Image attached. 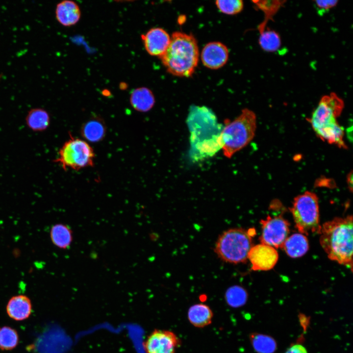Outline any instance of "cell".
Here are the masks:
<instances>
[{
    "label": "cell",
    "instance_id": "2",
    "mask_svg": "<svg viewBox=\"0 0 353 353\" xmlns=\"http://www.w3.org/2000/svg\"><path fill=\"white\" fill-rule=\"evenodd\" d=\"M353 216L336 217L325 223L320 232V244L332 260L353 271Z\"/></svg>",
    "mask_w": 353,
    "mask_h": 353
},
{
    "label": "cell",
    "instance_id": "18",
    "mask_svg": "<svg viewBox=\"0 0 353 353\" xmlns=\"http://www.w3.org/2000/svg\"><path fill=\"white\" fill-rule=\"evenodd\" d=\"M282 248L290 257H300L308 251V241L305 235L301 233H294L287 238Z\"/></svg>",
    "mask_w": 353,
    "mask_h": 353
},
{
    "label": "cell",
    "instance_id": "11",
    "mask_svg": "<svg viewBox=\"0 0 353 353\" xmlns=\"http://www.w3.org/2000/svg\"><path fill=\"white\" fill-rule=\"evenodd\" d=\"M278 258L275 248L260 244L253 246L248 254L252 269L254 271H267L272 269Z\"/></svg>",
    "mask_w": 353,
    "mask_h": 353
},
{
    "label": "cell",
    "instance_id": "15",
    "mask_svg": "<svg viewBox=\"0 0 353 353\" xmlns=\"http://www.w3.org/2000/svg\"><path fill=\"white\" fill-rule=\"evenodd\" d=\"M32 304L29 298L24 295L12 297L6 305L8 315L16 321H23L27 319L31 313Z\"/></svg>",
    "mask_w": 353,
    "mask_h": 353
},
{
    "label": "cell",
    "instance_id": "21",
    "mask_svg": "<svg viewBox=\"0 0 353 353\" xmlns=\"http://www.w3.org/2000/svg\"><path fill=\"white\" fill-rule=\"evenodd\" d=\"M50 122L49 113L41 108L30 109L25 117V122L28 127L36 132L47 129L50 126Z\"/></svg>",
    "mask_w": 353,
    "mask_h": 353
},
{
    "label": "cell",
    "instance_id": "25",
    "mask_svg": "<svg viewBox=\"0 0 353 353\" xmlns=\"http://www.w3.org/2000/svg\"><path fill=\"white\" fill-rule=\"evenodd\" d=\"M225 298L229 305L232 307H237L242 305L245 302L247 299V293L243 288L234 286L227 290Z\"/></svg>",
    "mask_w": 353,
    "mask_h": 353
},
{
    "label": "cell",
    "instance_id": "5",
    "mask_svg": "<svg viewBox=\"0 0 353 353\" xmlns=\"http://www.w3.org/2000/svg\"><path fill=\"white\" fill-rule=\"evenodd\" d=\"M225 124L221 132L222 150L224 155L230 158L253 138L256 128V117L252 111L245 108L232 121L226 119Z\"/></svg>",
    "mask_w": 353,
    "mask_h": 353
},
{
    "label": "cell",
    "instance_id": "4",
    "mask_svg": "<svg viewBox=\"0 0 353 353\" xmlns=\"http://www.w3.org/2000/svg\"><path fill=\"white\" fill-rule=\"evenodd\" d=\"M160 58L170 74L180 77L191 76L199 58L196 39L192 34L174 32L167 49Z\"/></svg>",
    "mask_w": 353,
    "mask_h": 353
},
{
    "label": "cell",
    "instance_id": "22",
    "mask_svg": "<svg viewBox=\"0 0 353 353\" xmlns=\"http://www.w3.org/2000/svg\"><path fill=\"white\" fill-rule=\"evenodd\" d=\"M255 7L264 13V21L258 26L259 32L263 30L267 26L269 21L273 20V17L284 4L283 0H259L252 1Z\"/></svg>",
    "mask_w": 353,
    "mask_h": 353
},
{
    "label": "cell",
    "instance_id": "13",
    "mask_svg": "<svg viewBox=\"0 0 353 353\" xmlns=\"http://www.w3.org/2000/svg\"><path fill=\"white\" fill-rule=\"evenodd\" d=\"M228 55L226 46L219 42H212L207 44L202 49L201 60L205 67L211 69H218L226 64Z\"/></svg>",
    "mask_w": 353,
    "mask_h": 353
},
{
    "label": "cell",
    "instance_id": "20",
    "mask_svg": "<svg viewBox=\"0 0 353 353\" xmlns=\"http://www.w3.org/2000/svg\"><path fill=\"white\" fill-rule=\"evenodd\" d=\"M213 312L205 304L199 303L191 306L188 311L189 322L195 327L203 328L211 324Z\"/></svg>",
    "mask_w": 353,
    "mask_h": 353
},
{
    "label": "cell",
    "instance_id": "27",
    "mask_svg": "<svg viewBox=\"0 0 353 353\" xmlns=\"http://www.w3.org/2000/svg\"><path fill=\"white\" fill-rule=\"evenodd\" d=\"M314 2L318 13L322 15L326 12H328L331 8L334 7L337 4L338 1L327 0H315Z\"/></svg>",
    "mask_w": 353,
    "mask_h": 353
},
{
    "label": "cell",
    "instance_id": "8",
    "mask_svg": "<svg viewBox=\"0 0 353 353\" xmlns=\"http://www.w3.org/2000/svg\"><path fill=\"white\" fill-rule=\"evenodd\" d=\"M95 157L93 149L87 142L70 134L69 139L60 148L53 161L64 170L71 169L78 171L93 166Z\"/></svg>",
    "mask_w": 353,
    "mask_h": 353
},
{
    "label": "cell",
    "instance_id": "14",
    "mask_svg": "<svg viewBox=\"0 0 353 353\" xmlns=\"http://www.w3.org/2000/svg\"><path fill=\"white\" fill-rule=\"evenodd\" d=\"M81 11L78 4L74 1L65 0L59 2L55 8V17L58 22L64 26H71L79 20Z\"/></svg>",
    "mask_w": 353,
    "mask_h": 353
},
{
    "label": "cell",
    "instance_id": "17",
    "mask_svg": "<svg viewBox=\"0 0 353 353\" xmlns=\"http://www.w3.org/2000/svg\"><path fill=\"white\" fill-rule=\"evenodd\" d=\"M131 106L136 111L146 112L153 107L155 98L149 88L145 87L137 88L131 92L129 98Z\"/></svg>",
    "mask_w": 353,
    "mask_h": 353
},
{
    "label": "cell",
    "instance_id": "12",
    "mask_svg": "<svg viewBox=\"0 0 353 353\" xmlns=\"http://www.w3.org/2000/svg\"><path fill=\"white\" fill-rule=\"evenodd\" d=\"M142 39L147 52L159 58L166 51L171 41L169 34L160 27L150 29L142 35Z\"/></svg>",
    "mask_w": 353,
    "mask_h": 353
},
{
    "label": "cell",
    "instance_id": "6",
    "mask_svg": "<svg viewBox=\"0 0 353 353\" xmlns=\"http://www.w3.org/2000/svg\"><path fill=\"white\" fill-rule=\"evenodd\" d=\"M252 234L242 228H230L224 232L218 239L215 252L223 261L238 264L248 259L253 246Z\"/></svg>",
    "mask_w": 353,
    "mask_h": 353
},
{
    "label": "cell",
    "instance_id": "3",
    "mask_svg": "<svg viewBox=\"0 0 353 353\" xmlns=\"http://www.w3.org/2000/svg\"><path fill=\"white\" fill-rule=\"evenodd\" d=\"M344 106L342 99L335 93L323 96L309 119L317 136L330 144L346 149L344 131L337 121Z\"/></svg>",
    "mask_w": 353,
    "mask_h": 353
},
{
    "label": "cell",
    "instance_id": "24",
    "mask_svg": "<svg viewBox=\"0 0 353 353\" xmlns=\"http://www.w3.org/2000/svg\"><path fill=\"white\" fill-rule=\"evenodd\" d=\"M19 341L18 333L15 329L8 326L0 327V350H13L18 345Z\"/></svg>",
    "mask_w": 353,
    "mask_h": 353
},
{
    "label": "cell",
    "instance_id": "28",
    "mask_svg": "<svg viewBox=\"0 0 353 353\" xmlns=\"http://www.w3.org/2000/svg\"><path fill=\"white\" fill-rule=\"evenodd\" d=\"M285 353H308L306 349L302 345L295 344L291 346Z\"/></svg>",
    "mask_w": 353,
    "mask_h": 353
},
{
    "label": "cell",
    "instance_id": "19",
    "mask_svg": "<svg viewBox=\"0 0 353 353\" xmlns=\"http://www.w3.org/2000/svg\"><path fill=\"white\" fill-rule=\"evenodd\" d=\"M50 236L52 243L62 250L70 248L73 240L71 228L62 223L56 224L51 227Z\"/></svg>",
    "mask_w": 353,
    "mask_h": 353
},
{
    "label": "cell",
    "instance_id": "7",
    "mask_svg": "<svg viewBox=\"0 0 353 353\" xmlns=\"http://www.w3.org/2000/svg\"><path fill=\"white\" fill-rule=\"evenodd\" d=\"M290 210L300 233L306 235L320 233L318 198L314 193L306 191L296 197Z\"/></svg>",
    "mask_w": 353,
    "mask_h": 353
},
{
    "label": "cell",
    "instance_id": "26",
    "mask_svg": "<svg viewBox=\"0 0 353 353\" xmlns=\"http://www.w3.org/2000/svg\"><path fill=\"white\" fill-rule=\"evenodd\" d=\"M216 5L222 13L227 15H235L240 12L244 6L242 0H216Z\"/></svg>",
    "mask_w": 353,
    "mask_h": 353
},
{
    "label": "cell",
    "instance_id": "1",
    "mask_svg": "<svg viewBox=\"0 0 353 353\" xmlns=\"http://www.w3.org/2000/svg\"><path fill=\"white\" fill-rule=\"evenodd\" d=\"M190 132L191 156L198 160L211 157L222 149L223 126L213 111L205 106L190 107L187 119Z\"/></svg>",
    "mask_w": 353,
    "mask_h": 353
},
{
    "label": "cell",
    "instance_id": "9",
    "mask_svg": "<svg viewBox=\"0 0 353 353\" xmlns=\"http://www.w3.org/2000/svg\"><path fill=\"white\" fill-rule=\"evenodd\" d=\"M262 233L259 238L261 244L274 248H282L289 233V223L281 215H268L260 221Z\"/></svg>",
    "mask_w": 353,
    "mask_h": 353
},
{
    "label": "cell",
    "instance_id": "10",
    "mask_svg": "<svg viewBox=\"0 0 353 353\" xmlns=\"http://www.w3.org/2000/svg\"><path fill=\"white\" fill-rule=\"evenodd\" d=\"M180 342L174 332L156 329L146 339L145 350L146 353H175Z\"/></svg>",
    "mask_w": 353,
    "mask_h": 353
},
{
    "label": "cell",
    "instance_id": "16",
    "mask_svg": "<svg viewBox=\"0 0 353 353\" xmlns=\"http://www.w3.org/2000/svg\"><path fill=\"white\" fill-rule=\"evenodd\" d=\"M106 128L104 121L98 117L91 118L85 122L80 128V134L86 141L96 143L105 136Z\"/></svg>",
    "mask_w": 353,
    "mask_h": 353
},
{
    "label": "cell",
    "instance_id": "29",
    "mask_svg": "<svg viewBox=\"0 0 353 353\" xmlns=\"http://www.w3.org/2000/svg\"><path fill=\"white\" fill-rule=\"evenodd\" d=\"M347 183L348 188L352 192L353 191V172L351 171L347 176Z\"/></svg>",
    "mask_w": 353,
    "mask_h": 353
},
{
    "label": "cell",
    "instance_id": "23",
    "mask_svg": "<svg viewBox=\"0 0 353 353\" xmlns=\"http://www.w3.org/2000/svg\"><path fill=\"white\" fill-rule=\"evenodd\" d=\"M258 39L260 48L265 51L273 52L278 51L281 46V40L278 33L270 29L267 26L259 32Z\"/></svg>",
    "mask_w": 353,
    "mask_h": 353
}]
</instances>
